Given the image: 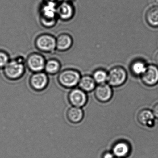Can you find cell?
<instances>
[{
	"instance_id": "obj_20",
	"label": "cell",
	"mask_w": 158,
	"mask_h": 158,
	"mask_svg": "<svg viewBox=\"0 0 158 158\" xmlns=\"http://www.w3.org/2000/svg\"><path fill=\"white\" fill-rule=\"evenodd\" d=\"M92 77L97 85L106 84L108 79V73L104 69H98L93 72Z\"/></svg>"
},
{
	"instance_id": "obj_27",
	"label": "cell",
	"mask_w": 158,
	"mask_h": 158,
	"mask_svg": "<svg viewBox=\"0 0 158 158\" xmlns=\"http://www.w3.org/2000/svg\"><path fill=\"white\" fill-rule=\"evenodd\" d=\"M71 1H72V0H58V1L61 2H69Z\"/></svg>"
},
{
	"instance_id": "obj_23",
	"label": "cell",
	"mask_w": 158,
	"mask_h": 158,
	"mask_svg": "<svg viewBox=\"0 0 158 158\" xmlns=\"http://www.w3.org/2000/svg\"><path fill=\"white\" fill-rule=\"evenodd\" d=\"M102 158H116L112 152H106L102 155Z\"/></svg>"
},
{
	"instance_id": "obj_17",
	"label": "cell",
	"mask_w": 158,
	"mask_h": 158,
	"mask_svg": "<svg viewBox=\"0 0 158 158\" xmlns=\"http://www.w3.org/2000/svg\"><path fill=\"white\" fill-rule=\"evenodd\" d=\"M145 19L148 25L153 27H158V8H149L145 15Z\"/></svg>"
},
{
	"instance_id": "obj_18",
	"label": "cell",
	"mask_w": 158,
	"mask_h": 158,
	"mask_svg": "<svg viewBox=\"0 0 158 158\" xmlns=\"http://www.w3.org/2000/svg\"><path fill=\"white\" fill-rule=\"evenodd\" d=\"M147 66L146 63L142 60H135L130 65V71L134 75L140 77L145 72Z\"/></svg>"
},
{
	"instance_id": "obj_11",
	"label": "cell",
	"mask_w": 158,
	"mask_h": 158,
	"mask_svg": "<svg viewBox=\"0 0 158 158\" xmlns=\"http://www.w3.org/2000/svg\"><path fill=\"white\" fill-rule=\"evenodd\" d=\"M57 3L45 2L40 9V19L46 20H56L57 16Z\"/></svg>"
},
{
	"instance_id": "obj_25",
	"label": "cell",
	"mask_w": 158,
	"mask_h": 158,
	"mask_svg": "<svg viewBox=\"0 0 158 158\" xmlns=\"http://www.w3.org/2000/svg\"><path fill=\"white\" fill-rule=\"evenodd\" d=\"M154 62H155V64L158 65V52L155 54V56H154Z\"/></svg>"
},
{
	"instance_id": "obj_8",
	"label": "cell",
	"mask_w": 158,
	"mask_h": 158,
	"mask_svg": "<svg viewBox=\"0 0 158 158\" xmlns=\"http://www.w3.org/2000/svg\"><path fill=\"white\" fill-rule=\"evenodd\" d=\"M140 78L143 84L147 86L156 85L158 83V67L153 64L148 65Z\"/></svg>"
},
{
	"instance_id": "obj_6",
	"label": "cell",
	"mask_w": 158,
	"mask_h": 158,
	"mask_svg": "<svg viewBox=\"0 0 158 158\" xmlns=\"http://www.w3.org/2000/svg\"><path fill=\"white\" fill-rule=\"evenodd\" d=\"M35 45L41 51L52 52L56 49V39L51 35H42L37 38Z\"/></svg>"
},
{
	"instance_id": "obj_14",
	"label": "cell",
	"mask_w": 158,
	"mask_h": 158,
	"mask_svg": "<svg viewBox=\"0 0 158 158\" xmlns=\"http://www.w3.org/2000/svg\"><path fill=\"white\" fill-rule=\"evenodd\" d=\"M66 117L72 123H79L84 119V111L82 108L72 106L66 112Z\"/></svg>"
},
{
	"instance_id": "obj_21",
	"label": "cell",
	"mask_w": 158,
	"mask_h": 158,
	"mask_svg": "<svg viewBox=\"0 0 158 158\" xmlns=\"http://www.w3.org/2000/svg\"><path fill=\"white\" fill-rule=\"evenodd\" d=\"M10 61L8 54L5 52L0 51V69H3Z\"/></svg>"
},
{
	"instance_id": "obj_15",
	"label": "cell",
	"mask_w": 158,
	"mask_h": 158,
	"mask_svg": "<svg viewBox=\"0 0 158 158\" xmlns=\"http://www.w3.org/2000/svg\"><path fill=\"white\" fill-rule=\"evenodd\" d=\"M73 39L67 34H62L56 39V49L60 51L68 50L73 45Z\"/></svg>"
},
{
	"instance_id": "obj_22",
	"label": "cell",
	"mask_w": 158,
	"mask_h": 158,
	"mask_svg": "<svg viewBox=\"0 0 158 158\" xmlns=\"http://www.w3.org/2000/svg\"><path fill=\"white\" fill-rule=\"evenodd\" d=\"M152 111L155 118L158 119V102L153 106Z\"/></svg>"
},
{
	"instance_id": "obj_12",
	"label": "cell",
	"mask_w": 158,
	"mask_h": 158,
	"mask_svg": "<svg viewBox=\"0 0 158 158\" xmlns=\"http://www.w3.org/2000/svg\"><path fill=\"white\" fill-rule=\"evenodd\" d=\"M111 152L116 158H125L130 154L131 147L127 141H117L113 146Z\"/></svg>"
},
{
	"instance_id": "obj_10",
	"label": "cell",
	"mask_w": 158,
	"mask_h": 158,
	"mask_svg": "<svg viewBox=\"0 0 158 158\" xmlns=\"http://www.w3.org/2000/svg\"><path fill=\"white\" fill-rule=\"evenodd\" d=\"M156 118L152 111L149 109H143L139 112L137 119L139 124L143 126L152 128L155 124Z\"/></svg>"
},
{
	"instance_id": "obj_13",
	"label": "cell",
	"mask_w": 158,
	"mask_h": 158,
	"mask_svg": "<svg viewBox=\"0 0 158 158\" xmlns=\"http://www.w3.org/2000/svg\"><path fill=\"white\" fill-rule=\"evenodd\" d=\"M74 10L69 2H62L57 7V16L63 20H70L73 18Z\"/></svg>"
},
{
	"instance_id": "obj_9",
	"label": "cell",
	"mask_w": 158,
	"mask_h": 158,
	"mask_svg": "<svg viewBox=\"0 0 158 158\" xmlns=\"http://www.w3.org/2000/svg\"><path fill=\"white\" fill-rule=\"evenodd\" d=\"M112 89L109 84L98 85L94 89V96L96 99L102 103L108 102L113 97Z\"/></svg>"
},
{
	"instance_id": "obj_4",
	"label": "cell",
	"mask_w": 158,
	"mask_h": 158,
	"mask_svg": "<svg viewBox=\"0 0 158 158\" xmlns=\"http://www.w3.org/2000/svg\"><path fill=\"white\" fill-rule=\"evenodd\" d=\"M29 84L31 88L35 91H43L47 88L49 84L48 74L43 72L34 73L29 78Z\"/></svg>"
},
{
	"instance_id": "obj_2",
	"label": "cell",
	"mask_w": 158,
	"mask_h": 158,
	"mask_svg": "<svg viewBox=\"0 0 158 158\" xmlns=\"http://www.w3.org/2000/svg\"><path fill=\"white\" fill-rule=\"evenodd\" d=\"M81 77V74L77 70L67 69L63 70L59 74L57 79L62 87L72 89L78 85Z\"/></svg>"
},
{
	"instance_id": "obj_19",
	"label": "cell",
	"mask_w": 158,
	"mask_h": 158,
	"mask_svg": "<svg viewBox=\"0 0 158 158\" xmlns=\"http://www.w3.org/2000/svg\"><path fill=\"white\" fill-rule=\"evenodd\" d=\"M60 68V63L59 61L55 59H51L46 61L44 70L47 74L52 75L59 73Z\"/></svg>"
},
{
	"instance_id": "obj_1",
	"label": "cell",
	"mask_w": 158,
	"mask_h": 158,
	"mask_svg": "<svg viewBox=\"0 0 158 158\" xmlns=\"http://www.w3.org/2000/svg\"><path fill=\"white\" fill-rule=\"evenodd\" d=\"M3 69L4 75L7 79L11 81H16L20 79L25 72V64L23 58L19 57L10 60Z\"/></svg>"
},
{
	"instance_id": "obj_16",
	"label": "cell",
	"mask_w": 158,
	"mask_h": 158,
	"mask_svg": "<svg viewBox=\"0 0 158 158\" xmlns=\"http://www.w3.org/2000/svg\"><path fill=\"white\" fill-rule=\"evenodd\" d=\"M96 85L97 84L92 76L85 75L81 76L78 85L79 88L87 93L94 90L97 86Z\"/></svg>"
},
{
	"instance_id": "obj_24",
	"label": "cell",
	"mask_w": 158,
	"mask_h": 158,
	"mask_svg": "<svg viewBox=\"0 0 158 158\" xmlns=\"http://www.w3.org/2000/svg\"><path fill=\"white\" fill-rule=\"evenodd\" d=\"M151 2L153 7L158 8V0H151Z\"/></svg>"
},
{
	"instance_id": "obj_7",
	"label": "cell",
	"mask_w": 158,
	"mask_h": 158,
	"mask_svg": "<svg viewBox=\"0 0 158 158\" xmlns=\"http://www.w3.org/2000/svg\"><path fill=\"white\" fill-rule=\"evenodd\" d=\"M46 60L41 54L37 53L30 54L26 60L28 69L34 73L42 72L44 70Z\"/></svg>"
},
{
	"instance_id": "obj_26",
	"label": "cell",
	"mask_w": 158,
	"mask_h": 158,
	"mask_svg": "<svg viewBox=\"0 0 158 158\" xmlns=\"http://www.w3.org/2000/svg\"><path fill=\"white\" fill-rule=\"evenodd\" d=\"M45 2H52L57 3L58 0H45Z\"/></svg>"
},
{
	"instance_id": "obj_5",
	"label": "cell",
	"mask_w": 158,
	"mask_h": 158,
	"mask_svg": "<svg viewBox=\"0 0 158 158\" xmlns=\"http://www.w3.org/2000/svg\"><path fill=\"white\" fill-rule=\"evenodd\" d=\"M68 99L72 106L82 108L87 103L88 96L79 88H74L68 93Z\"/></svg>"
},
{
	"instance_id": "obj_3",
	"label": "cell",
	"mask_w": 158,
	"mask_h": 158,
	"mask_svg": "<svg viewBox=\"0 0 158 158\" xmlns=\"http://www.w3.org/2000/svg\"><path fill=\"white\" fill-rule=\"evenodd\" d=\"M127 73L122 66L113 67L108 73L107 83L110 86L114 87L121 86L127 80Z\"/></svg>"
}]
</instances>
